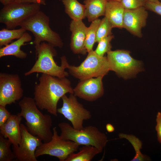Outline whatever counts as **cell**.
Here are the masks:
<instances>
[{
    "instance_id": "cell-36",
    "label": "cell",
    "mask_w": 161,
    "mask_h": 161,
    "mask_svg": "<svg viewBox=\"0 0 161 161\" xmlns=\"http://www.w3.org/2000/svg\"><path fill=\"white\" fill-rule=\"evenodd\" d=\"M116 1L119 2H120L122 0H107V1Z\"/></svg>"
},
{
    "instance_id": "cell-15",
    "label": "cell",
    "mask_w": 161,
    "mask_h": 161,
    "mask_svg": "<svg viewBox=\"0 0 161 161\" xmlns=\"http://www.w3.org/2000/svg\"><path fill=\"white\" fill-rule=\"evenodd\" d=\"M87 27L82 20H72L70 23V30L72 35L70 47L75 54L85 55L87 52L85 46Z\"/></svg>"
},
{
    "instance_id": "cell-8",
    "label": "cell",
    "mask_w": 161,
    "mask_h": 161,
    "mask_svg": "<svg viewBox=\"0 0 161 161\" xmlns=\"http://www.w3.org/2000/svg\"><path fill=\"white\" fill-rule=\"evenodd\" d=\"M130 52L124 49L111 50L107 54L110 71L125 79L133 77L143 70L142 62L133 58Z\"/></svg>"
},
{
    "instance_id": "cell-22",
    "label": "cell",
    "mask_w": 161,
    "mask_h": 161,
    "mask_svg": "<svg viewBox=\"0 0 161 161\" xmlns=\"http://www.w3.org/2000/svg\"><path fill=\"white\" fill-rule=\"evenodd\" d=\"M26 31L21 27L16 29H2L0 30V47L9 44L14 39L19 38Z\"/></svg>"
},
{
    "instance_id": "cell-1",
    "label": "cell",
    "mask_w": 161,
    "mask_h": 161,
    "mask_svg": "<svg viewBox=\"0 0 161 161\" xmlns=\"http://www.w3.org/2000/svg\"><path fill=\"white\" fill-rule=\"evenodd\" d=\"M67 93L73 94L70 81L66 77L59 78L42 74L34 88V99L38 108L57 116V104Z\"/></svg>"
},
{
    "instance_id": "cell-3",
    "label": "cell",
    "mask_w": 161,
    "mask_h": 161,
    "mask_svg": "<svg viewBox=\"0 0 161 161\" xmlns=\"http://www.w3.org/2000/svg\"><path fill=\"white\" fill-rule=\"evenodd\" d=\"M35 49L37 60L31 69L24 73L25 76L37 72L59 78L68 76V73L65 70L69 64L66 57L65 56L61 57V65L58 66L54 59V57L57 55L54 47L43 42Z\"/></svg>"
},
{
    "instance_id": "cell-5",
    "label": "cell",
    "mask_w": 161,
    "mask_h": 161,
    "mask_svg": "<svg viewBox=\"0 0 161 161\" xmlns=\"http://www.w3.org/2000/svg\"><path fill=\"white\" fill-rule=\"evenodd\" d=\"M58 125L61 131L60 135L63 139L72 141L80 145L94 146L102 152L108 141L105 134L93 126L78 130L65 122L60 123Z\"/></svg>"
},
{
    "instance_id": "cell-30",
    "label": "cell",
    "mask_w": 161,
    "mask_h": 161,
    "mask_svg": "<svg viewBox=\"0 0 161 161\" xmlns=\"http://www.w3.org/2000/svg\"><path fill=\"white\" fill-rule=\"evenodd\" d=\"M11 114L6 109V106H0V127L4 124Z\"/></svg>"
},
{
    "instance_id": "cell-37",
    "label": "cell",
    "mask_w": 161,
    "mask_h": 161,
    "mask_svg": "<svg viewBox=\"0 0 161 161\" xmlns=\"http://www.w3.org/2000/svg\"><path fill=\"white\" fill-rule=\"evenodd\" d=\"M160 0L161 1V0Z\"/></svg>"
},
{
    "instance_id": "cell-24",
    "label": "cell",
    "mask_w": 161,
    "mask_h": 161,
    "mask_svg": "<svg viewBox=\"0 0 161 161\" xmlns=\"http://www.w3.org/2000/svg\"><path fill=\"white\" fill-rule=\"evenodd\" d=\"M101 20L98 18L92 21L90 26L87 27L85 46L88 53L93 50V45L96 42L97 31Z\"/></svg>"
},
{
    "instance_id": "cell-29",
    "label": "cell",
    "mask_w": 161,
    "mask_h": 161,
    "mask_svg": "<svg viewBox=\"0 0 161 161\" xmlns=\"http://www.w3.org/2000/svg\"><path fill=\"white\" fill-rule=\"evenodd\" d=\"M147 10L153 12L161 16V2L146 1L144 6Z\"/></svg>"
},
{
    "instance_id": "cell-35",
    "label": "cell",
    "mask_w": 161,
    "mask_h": 161,
    "mask_svg": "<svg viewBox=\"0 0 161 161\" xmlns=\"http://www.w3.org/2000/svg\"><path fill=\"white\" fill-rule=\"evenodd\" d=\"M147 1L151 2H157L159 1V0H146Z\"/></svg>"
},
{
    "instance_id": "cell-32",
    "label": "cell",
    "mask_w": 161,
    "mask_h": 161,
    "mask_svg": "<svg viewBox=\"0 0 161 161\" xmlns=\"http://www.w3.org/2000/svg\"><path fill=\"white\" fill-rule=\"evenodd\" d=\"M13 1L19 3L38 4L43 5H45L46 4V0H13Z\"/></svg>"
},
{
    "instance_id": "cell-17",
    "label": "cell",
    "mask_w": 161,
    "mask_h": 161,
    "mask_svg": "<svg viewBox=\"0 0 161 161\" xmlns=\"http://www.w3.org/2000/svg\"><path fill=\"white\" fill-rule=\"evenodd\" d=\"M32 39V36L26 32L19 38L1 47L0 49V58L12 55L20 59L26 58L27 54L22 50L21 48L25 44V43L31 41Z\"/></svg>"
},
{
    "instance_id": "cell-7",
    "label": "cell",
    "mask_w": 161,
    "mask_h": 161,
    "mask_svg": "<svg viewBox=\"0 0 161 161\" xmlns=\"http://www.w3.org/2000/svg\"><path fill=\"white\" fill-rule=\"evenodd\" d=\"M41 5L12 1L4 5L0 11V23L6 28L13 29L40 10Z\"/></svg>"
},
{
    "instance_id": "cell-13",
    "label": "cell",
    "mask_w": 161,
    "mask_h": 161,
    "mask_svg": "<svg viewBox=\"0 0 161 161\" xmlns=\"http://www.w3.org/2000/svg\"><path fill=\"white\" fill-rule=\"evenodd\" d=\"M103 78L100 76L80 80L73 89V94L77 97L87 101L97 100L104 94Z\"/></svg>"
},
{
    "instance_id": "cell-4",
    "label": "cell",
    "mask_w": 161,
    "mask_h": 161,
    "mask_svg": "<svg viewBox=\"0 0 161 161\" xmlns=\"http://www.w3.org/2000/svg\"><path fill=\"white\" fill-rule=\"evenodd\" d=\"M49 23V17L40 10L23 22L19 27L33 34L35 48L43 42L61 48L62 41L59 35L50 28Z\"/></svg>"
},
{
    "instance_id": "cell-33",
    "label": "cell",
    "mask_w": 161,
    "mask_h": 161,
    "mask_svg": "<svg viewBox=\"0 0 161 161\" xmlns=\"http://www.w3.org/2000/svg\"><path fill=\"white\" fill-rule=\"evenodd\" d=\"M106 129L109 132H112L114 131V128L113 126L110 123H108L106 125Z\"/></svg>"
},
{
    "instance_id": "cell-6",
    "label": "cell",
    "mask_w": 161,
    "mask_h": 161,
    "mask_svg": "<svg viewBox=\"0 0 161 161\" xmlns=\"http://www.w3.org/2000/svg\"><path fill=\"white\" fill-rule=\"evenodd\" d=\"M88 53L86 58L80 65L76 66L69 64L67 67L69 73L80 80L103 77L110 71L106 56H100L93 50Z\"/></svg>"
},
{
    "instance_id": "cell-18",
    "label": "cell",
    "mask_w": 161,
    "mask_h": 161,
    "mask_svg": "<svg viewBox=\"0 0 161 161\" xmlns=\"http://www.w3.org/2000/svg\"><path fill=\"white\" fill-rule=\"evenodd\" d=\"M125 10L120 2L107 1L104 16L110 22L113 28H123Z\"/></svg>"
},
{
    "instance_id": "cell-27",
    "label": "cell",
    "mask_w": 161,
    "mask_h": 161,
    "mask_svg": "<svg viewBox=\"0 0 161 161\" xmlns=\"http://www.w3.org/2000/svg\"><path fill=\"white\" fill-rule=\"evenodd\" d=\"M114 38L112 35L101 40L98 42V45L94 51L95 53L100 56H104L106 53L111 50L112 47L111 41Z\"/></svg>"
},
{
    "instance_id": "cell-11",
    "label": "cell",
    "mask_w": 161,
    "mask_h": 161,
    "mask_svg": "<svg viewBox=\"0 0 161 161\" xmlns=\"http://www.w3.org/2000/svg\"><path fill=\"white\" fill-rule=\"evenodd\" d=\"M23 94L18 75L0 73V106H6L15 103L22 97Z\"/></svg>"
},
{
    "instance_id": "cell-16",
    "label": "cell",
    "mask_w": 161,
    "mask_h": 161,
    "mask_svg": "<svg viewBox=\"0 0 161 161\" xmlns=\"http://www.w3.org/2000/svg\"><path fill=\"white\" fill-rule=\"evenodd\" d=\"M22 119L18 113L11 114L4 124L0 127V134L7 138L14 147L18 146L21 140L20 124Z\"/></svg>"
},
{
    "instance_id": "cell-34",
    "label": "cell",
    "mask_w": 161,
    "mask_h": 161,
    "mask_svg": "<svg viewBox=\"0 0 161 161\" xmlns=\"http://www.w3.org/2000/svg\"><path fill=\"white\" fill-rule=\"evenodd\" d=\"M13 1V0H0V2L3 5H6Z\"/></svg>"
},
{
    "instance_id": "cell-23",
    "label": "cell",
    "mask_w": 161,
    "mask_h": 161,
    "mask_svg": "<svg viewBox=\"0 0 161 161\" xmlns=\"http://www.w3.org/2000/svg\"><path fill=\"white\" fill-rule=\"evenodd\" d=\"M120 138H125L132 144L135 151V155L131 161H144L150 160V158L147 155L142 154L140 149L142 148V143L141 140L135 136L120 133L119 134Z\"/></svg>"
},
{
    "instance_id": "cell-14",
    "label": "cell",
    "mask_w": 161,
    "mask_h": 161,
    "mask_svg": "<svg viewBox=\"0 0 161 161\" xmlns=\"http://www.w3.org/2000/svg\"><path fill=\"white\" fill-rule=\"evenodd\" d=\"M143 6L132 9H125L123 28L139 38L142 37V29L146 25L148 11Z\"/></svg>"
},
{
    "instance_id": "cell-2",
    "label": "cell",
    "mask_w": 161,
    "mask_h": 161,
    "mask_svg": "<svg viewBox=\"0 0 161 161\" xmlns=\"http://www.w3.org/2000/svg\"><path fill=\"white\" fill-rule=\"evenodd\" d=\"M18 105L21 109L18 114L25 119L29 131L39 137L44 143L50 141L53 135L51 115L43 114L38 109L34 98L30 97H24Z\"/></svg>"
},
{
    "instance_id": "cell-28",
    "label": "cell",
    "mask_w": 161,
    "mask_h": 161,
    "mask_svg": "<svg viewBox=\"0 0 161 161\" xmlns=\"http://www.w3.org/2000/svg\"><path fill=\"white\" fill-rule=\"evenodd\" d=\"M146 0H122L120 2L125 9H132L144 6Z\"/></svg>"
},
{
    "instance_id": "cell-20",
    "label": "cell",
    "mask_w": 161,
    "mask_h": 161,
    "mask_svg": "<svg viewBox=\"0 0 161 161\" xmlns=\"http://www.w3.org/2000/svg\"><path fill=\"white\" fill-rule=\"evenodd\" d=\"M65 13L73 20H82L86 17L84 4L77 0H62Z\"/></svg>"
},
{
    "instance_id": "cell-12",
    "label": "cell",
    "mask_w": 161,
    "mask_h": 161,
    "mask_svg": "<svg viewBox=\"0 0 161 161\" xmlns=\"http://www.w3.org/2000/svg\"><path fill=\"white\" fill-rule=\"evenodd\" d=\"M20 129V142L17 147H12L16 160L18 161H37L35 152L42 143V140L30 133L23 124L21 123Z\"/></svg>"
},
{
    "instance_id": "cell-21",
    "label": "cell",
    "mask_w": 161,
    "mask_h": 161,
    "mask_svg": "<svg viewBox=\"0 0 161 161\" xmlns=\"http://www.w3.org/2000/svg\"><path fill=\"white\" fill-rule=\"evenodd\" d=\"M78 153L70 154L65 161H90L97 155L102 151L94 146L83 145L79 148Z\"/></svg>"
},
{
    "instance_id": "cell-19",
    "label": "cell",
    "mask_w": 161,
    "mask_h": 161,
    "mask_svg": "<svg viewBox=\"0 0 161 161\" xmlns=\"http://www.w3.org/2000/svg\"><path fill=\"white\" fill-rule=\"evenodd\" d=\"M107 0H85L86 16L89 21H92L104 16Z\"/></svg>"
},
{
    "instance_id": "cell-26",
    "label": "cell",
    "mask_w": 161,
    "mask_h": 161,
    "mask_svg": "<svg viewBox=\"0 0 161 161\" xmlns=\"http://www.w3.org/2000/svg\"><path fill=\"white\" fill-rule=\"evenodd\" d=\"M112 25L108 19L105 16L101 20L98 28L96 42L98 43L102 39L112 35Z\"/></svg>"
},
{
    "instance_id": "cell-9",
    "label": "cell",
    "mask_w": 161,
    "mask_h": 161,
    "mask_svg": "<svg viewBox=\"0 0 161 161\" xmlns=\"http://www.w3.org/2000/svg\"><path fill=\"white\" fill-rule=\"evenodd\" d=\"M53 135L50 141L42 143L36 149L35 156L47 155L55 157L60 161H65L71 154L79 149L80 145L69 140L63 139L58 134L56 127L52 129Z\"/></svg>"
},
{
    "instance_id": "cell-31",
    "label": "cell",
    "mask_w": 161,
    "mask_h": 161,
    "mask_svg": "<svg viewBox=\"0 0 161 161\" xmlns=\"http://www.w3.org/2000/svg\"><path fill=\"white\" fill-rule=\"evenodd\" d=\"M156 130L157 132V140L161 143V113L158 112L157 116Z\"/></svg>"
},
{
    "instance_id": "cell-10",
    "label": "cell",
    "mask_w": 161,
    "mask_h": 161,
    "mask_svg": "<svg viewBox=\"0 0 161 161\" xmlns=\"http://www.w3.org/2000/svg\"><path fill=\"white\" fill-rule=\"evenodd\" d=\"M61 99L62 106L57 109L58 113L69 120L74 129L78 130L83 129L84 121L91 117L90 112L78 102L73 94H70L68 97L65 95Z\"/></svg>"
},
{
    "instance_id": "cell-25",
    "label": "cell",
    "mask_w": 161,
    "mask_h": 161,
    "mask_svg": "<svg viewBox=\"0 0 161 161\" xmlns=\"http://www.w3.org/2000/svg\"><path fill=\"white\" fill-rule=\"evenodd\" d=\"M11 141L0 134V161H12L15 159L10 148Z\"/></svg>"
}]
</instances>
